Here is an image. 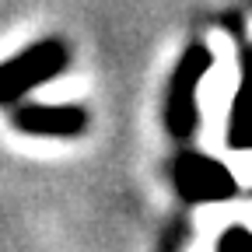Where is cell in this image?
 <instances>
[{
    "label": "cell",
    "mask_w": 252,
    "mask_h": 252,
    "mask_svg": "<svg viewBox=\"0 0 252 252\" xmlns=\"http://www.w3.org/2000/svg\"><path fill=\"white\" fill-rule=\"evenodd\" d=\"M11 123L21 133H35V137H77L88 130V112L81 105H42V102H28L11 112Z\"/></svg>",
    "instance_id": "3957f363"
},
{
    "label": "cell",
    "mask_w": 252,
    "mask_h": 252,
    "mask_svg": "<svg viewBox=\"0 0 252 252\" xmlns=\"http://www.w3.org/2000/svg\"><path fill=\"white\" fill-rule=\"evenodd\" d=\"M235 245L252 249V231H245V228H231L228 235H220V242H217V249H235Z\"/></svg>",
    "instance_id": "5b68a950"
},
{
    "label": "cell",
    "mask_w": 252,
    "mask_h": 252,
    "mask_svg": "<svg viewBox=\"0 0 252 252\" xmlns=\"http://www.w3.org/2000/svg\"><path fill=\"white\" fill-rule=\"evenodd\" d=\"M67 63H70V49L60 39H39L25 46L18 56L0 63V105H18L32 88L67 70Z\"/></svg>",
    "instance_id": "6da1fadb"
},
{
    "label": "cell",
    "mask_w": 252,
    "mask_h": 252,
    "mask_svg": "<svg viewBox=\"0 0 252 252\" xmlns=\"http://www.w3.org/2000/svg\"><path fill=\"white\" fill-rule=\"evenodd\" d=\"M210 63H214L210 49L207 46H193V49H186V56L179 60V67L172 74L165 119H168V130L175 137H189L196 130V84L210 70Z\"/></svg>",
    "instance_id": "7a4b0ae2"
},
{
    "label": "cell",
    "mask_w": 252,
    "mask_h": 252,
    "mask_svg": "<svg viewBox=\"0 0 252 252\" xmlns=\"http://www.w3.org/2000/svg\"><path fill=\"white\" fill-rule=\"evenodd\" d=\"M175 186L186 200H224L235 193L231 175L210 158L182 154L175 161Z\"/></svg>",
    "instance_id": "277c9868"
}]
</instances>
